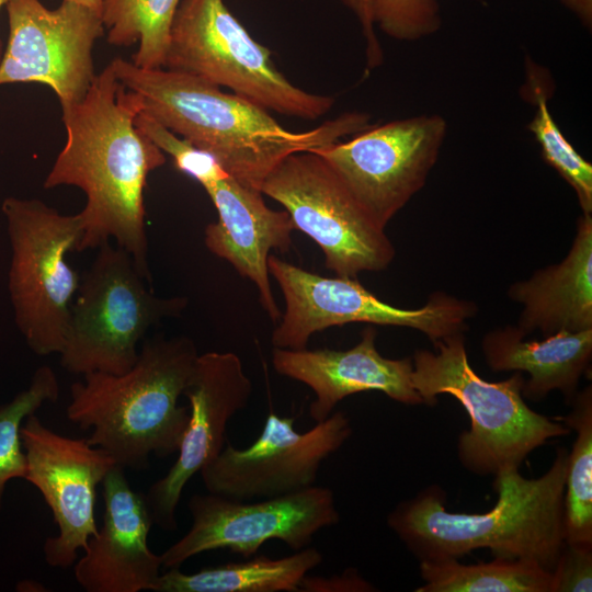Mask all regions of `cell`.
<instances>
[{
    "instance_id": "44dd1931",
    "label": "cell",
    "mask_w": 592,
    "mask_h": 592,
    "mask_svg": "<svg viewBox=\"0 0 592 592\" xmlns=\"http://www.w3.org/2000/svg\"><path fill=\"white\" fill-rule=\"evenodd\" d=\"M525 338L516 326L487 332L481 340V351L489 368L526 372L524 398L540 400L558 390L570 403L591 362L592 329L559 331L539 341Z\"/></svg>"
},
{
    "instance_id": "e0dca14e",
    "label": "cell",
    "mask_w": 592,
    "mask_h": 592,
    "mask_svg": "<svg viewBox=\"0 0 592 592\" xmlns=\"http://www.w3.org/2000/svg\"><path fill=\"white\" fill-rule=\"evenodd\" d=\"M101 485L102 526L76 562L75 578L87 592L149 591L161 573L162 558L148 546L153 523L145 497L130 488L118 465Z\"/></svg>"
},
{
    "instance_id": "4fadbf2b",
    "label": "cell",
    "mask_w": 592,
    "mask_h": 592,
    "mask_svg": "<svg viewBox=\"0 0 592 592\" xmlns=\"http://www.w3.org/2000/svg\"><path fill=\"white\" fill-rule=\"evenodd\" d=\"M5 8L9 38L0 86H47L61 109L80 102L96 75L92 52L104 33L101 13L66 0L56 9L39 0H10Z\"/></svg>"
},
{
    "instance_id": "277c9868",
    "label": "cell",
    "mask_w": 592,
    "mask_h": 592,
    "mask_svg": "<svg viewBox=\"0 0 592 592\" xmlns=\"http://www.w3.org/2000/svg\"><path fill=\"white\" fill-rule=\"evenodd\" d=\"M198 356L186 337L157 334L145 340L126 373L92 372L70 386L67 418L88 441L106 451L123 468L145 469L151 455L178 452L189 422L179 405Z\"/></svg>"
},
{
    "instance_id": "d4e9b609",
    "label": "cell",
    "mask_w": 592,
    "mask_h": 592,
    "mask_svg": "<svg viewBox=\"0 0 592 592\" xmlns=\"http://www.w3.org/2000/svg\"><path fill=\"white\" fill-rule=\"evenodd\" d=\"M182 0H103L101 18L107 42L138 43L132 62L145 69L163 68L170 31Z\"/></svg>"
},
{
    "instance_id": "30bf717a",
    "label": "cell",
    "mask_w": 592,
    "mask_h": 592,
    "mask_svg": "<svg viewBox=\"0 0 592 592\" xmlns=\"http://www.w3.org/2000/svg\"><path fill=\"white\" fill-rule=\"evenodd\" d=\"M260 191L280 203L295 229L322 250L337 276L386 270L396 249L382 227L357 202L330 166L314 151L285 158Z\"/></svg>"
},
{
    "instance_id": "cb8c5ba5",
    "label": "cell",
    "mask_w": 592,
    "mask_h": 592,
    "mask_svg": "<svg viewBox=\"0 0 592 592\" xmlns=\"http://www.w3.org/2000/svg\"><path fill=\"white\" fill-rule=\"evenodd\" d=\"M570 411L557 419L576 439L568 452L565 494L563 531L568 545L592 546V388L577 392Z\"/></svg>"
},
{
    "instance_id": "3957f363",
    "label": "cell",
    "mask_w": 592,
    "mask_h": 592,
    "mask_svg": "<svg viewBox=\"0 0 592 592\" xmlns=\"http://www.w3.org/2000/svg\"><path fill=\"white\" fill-rule=\"evenodd\" d=\"M568 451L558 447L549 469L525 478L517 466L494 476V506L483 513L451 512L444 490L432 485L399 502L389 528L419 561L459 559L479 548L494 557L527 559L554 569L565 542L563 494Z\"/></svg>"
},
{
    "instance_id": "d6986e66",
    "label": "cell",
    "mask_w": 592,
    "mask_h": 592,
    "mask_svg": "<svg viewBox=\"0 0 592 592\" xmlns=\"http://www.w3.org/2000/svg\"><path fill=\"white\" fill-rule=\"evenodd\" d=\"M205 191L218 214L205 229L207 249L254 283L262 308L276 321L282 314L271 289L267 259L272 249L289 250L295 230L291 216L285 209H271L261 191L231 175Z\"/></svg>"
},
{
    "instance_id": "ac0fdd59",
    "label": "cell",
    "mask_w": 592,
    "mask_h": 592,
    "mask_svg": "<svg viewBox=\"0 0 592 592\" xmlns=\"http://www.w3.org/2000/svg\"><path fill=\"white\" fill-rule=\"evenodd\" d=\"M376 334L366 327L360 342L348 350L274 348L272 364L277 374L314 391L309 414L315 422L327 419L345 397L368 390L403 405H424L412 384V358L384 357L376 348Z\"/></svg>"
},
{
    "instance_id": "d6a6232c",
    "label": "cell",
    "mask_w": 592,
    "mask_h": 592,
    "mask_svg": "<svg viewBox=\"0 0 592 592\" xmlns=\"http://www.w3.org/2000/svg\"><path fill=\"white\" fill-rule=\"evenodd\" d=\"M587 27L592 25V0H560Z\"/></svg>"
},
{
    "instance_id": "4316f807",
    "label": "cell",
    "mask_w": 592,
    "mask_h": 592,
    "mask_svg": "<svg viewBox=\"0 0 592 592\" xmlns=\"http://www.w3.org/2000/svg\"><path fill=\"white\" fill-rule=\"evenodd\" d=\"M536 112L527 125L540 146L544 160L572 187L582 214L592 213V164L567 140L554 121L547 96L536 89Z\"/></svg>"
},
{
    "instance_id": "8fae6325",
    "label": "cell",
    "mask_w": 592,
    "mask_h": 592,
    "mask_svg": "<svg viewBox=\"0 0 592 592\" xmlns=\"http://www.w3.org/2000/svg\"><path fill=\"white\" fill-rule=\"evenodd\" d=\"M187 509L192 525L161 554L164 569L180 568L191 557L215 549L250 558L270 539L296 551L308 547L320 530L340 521L333 491L315 485L252 502L210 492L194 494Z\"/></svg>"
},
{
    "instance_id": "1f68e13d",
    "label": "cell",
    "mask_w": 592,
    "mask_h": 592,
    "mask_svg": "<svg viewBox=\"0 0 592 592\" xmlns=\"http://www.w3.org/2000/svg\"><path fill=\"white\" fill-rule=\"evenodd\" d=\"M358 20L365 38V54L367 70L380 66L384 61V54L377 35L371 11L369 0H341Z\"/></svg>"
},
{
    "instance_id": "f1b7e54d",
    "label": "cell",
    "mask_w": 592,
    "mask_h": 592,
    "mask_svg": "<svg viewBox=\"0 0 592 592\" xmlns=\"http://www.w3.org/2000/svg\"><path fill=\"white\" fill-rule=\"evenodd\" d=\"M374 25L387 36L414 42L442 26L439 0H369Z\"/></svg>"
},
{
    "instance_id": "7c38bea8",
    "label": "cell",
    "mask_w": 592,
    "mask_h": 592,
    "mask_svg": "<svg viewBox=\"0 0 592 592\" xmlns=\"http://www.w3.org/2000/svg\"><path fill=\"white\" fill-rule=\"evenodd\" d=\"M447 135L439 114L371 125L348 141L314 150L384 228L423 189Z\"/></svg>"
},
{
    "instance_id": "6da1fadb",
    "label": "cell",
    "mask_w": 592,
    "mask_h": 592,
    "mask_svg": "<svg viewBox=\"0 0 592 592\" xmlns=\"http://www.w3.org/2000/svg\"><path fill=\"white\" fill-rule=\"evenodd\" d=\"M61 110L67 138L44 187L72 185L84 192L76 251L113 238L150 282L145 189L166 156L135 124L141 111L138 95L119 82L109 64L80 102Z\"/></svg>"
},
{
    "instance_id": "5bb4252c",
    "label": "cell",
    "mask_w": 592,
    "mask_h": 592,
    "mask_svg": "<svg viewBox=\"0 0 592 592\" xmlns=\"http://www.w3.org/2000/svg\"><path fill=\"white\" fill-rule=\"evenodd\" d=\"M294 418L269 413L263 430L246 448L226 443L200 471L207 492L249 501L288 494L314 486L322 463L351 436L342 411L299 433Z\"/></svg>"
},
{
    "instance_id": "8992f818",
    "label": "cell",
    "mask_w": 592,
    "mask_h": 592,
    "mask_svg": "<svg viewBox=\"0 0 592 592\" xmlns=\"http://www.w3.org/2000/svg\"><path fill=\"white\" fill-rule=\"evenodd\" d=\"M225 87L267 111L315 121L334 99L303 90L276 67L224 0H182L170 31L164 67Z\"/></svg>"
},
{
    "instance_id": "83f0119b",
    "label": "cell",
    "mask_w": 592,
    "mask_h": 592,
    "mask_svg": "<svg viewBox=\"0 0 592 592\" xmlns=\"http://www.w3.org/2000/svg\"><path fill=\"white\" fill-rule=\"evenodd\" d=\"M135 124L163 153L171 156L180 172L197 181L204 190L229 175L212 153L174 134L148 114L140 111Z\"/></svg>"
},
{
    "instance_id": "484cf974",
    "label": "cell",
    "mask_w": 592,
    "mask_h": 592,
    "mask_svg": "<svg viewBox=\"0 0 592 592\" xmlns=\"http://www.w3.org/2000/svg\"><path fill=\"white\" fill-rule=\"evenodd\" d=\"M58 397L57 376L50 366L43 365L35 371L26 389L0 405V511L7 483L11 479H24L26 474V455L21 440L24 420L44 402H54Z\"/></svg>"
},
{
    "instance_id": "2e32d148",
    "label": "cell",
    "mask_w": 592,
    "mask_h": 592,
    "mask_svg": "<svg viewBox=\"0 0 592 592\" xmlns=\"http://www.w3.org/2000/svg\"><path fill=\"white\" fill-rule=\"evenodd\" d=\"M252 389L235 353L198 354L183 391L189 401V422L178 457L166 476L144 494L155 525L164 531L177 530L175 512L185 485L223 451L227 424L247 407Z\"/></svg>"
},
{
    "instance_id": "836d02e7",
    "label": "cell",
    "mask_w": 592,
    "mask_h": 592,
    "mask_svg": "<svg viewBox=\"0 0 592 592\" xmlns=\"http://www.w3.org/2000/svg\"><path fill=\"white\" fill-rule=\"evenodd\" d=\"M66 1L75 2L81 5L88 7L99 13H101L102 3H103V0H66Z\"/></svg>"
},
{
    "instance_id": "9a60e30c",
    "label": "cell",
    "mask_w": 592,
    "mask_h": 592,
    "mask_svg": "<svg viewBox=\"0 0 592 592\" xmlns=\"http://www.w3.org/2000/svg\"><path fill=\"white\" fill-rule=\"evenodd\" d=\"M21 440L27 463L24 479L42 493L58 526L57 536L44 543L45 561L68 568L76 562L78 550H84L90 537L98 534L96 487L116 463L88 439L47 428L35 413L24 420Z\"/></svg>"
},
{
    "instance_id": "5b68a950",
    "label": "cell",
    "mask_w": 592,
    "mask_h": 592,
    "mask_svg": "<svg viewBox=\"0 0 592 592\" xmlns=\"http://www.w3.org/2000/svg\"><path fill=\"white\" fill-rule=\"evenodd\" d=\"M433 344L435 352L417 350L412 355V384L424 405L449 395L467 411L470 428L458 436L457 457L468 471L496 476L504 467H520L533 451L570 433L557 418L526 405L522 372L501 382L481 378L469 364L464 333Z\"/></svg>"
},
{
    "instance_id": "9c48e42d",
    "label": "cell",
    "mask_w": 592,
    "mask_h": 592,
    "mask_svg": "<svg viewBox=\"0 0 592 592\" xmlns=\"http://www.w3.org/2000/svg\"><path fill=\"white\" fill-rule=\"evenodd\" d=\"M267 269L285 300V312L272 334L277 349H306L312 334L353 322L415 329L435 343L465 332L467 320L477 311L473 301L443 292L430 295L420 308H398L382 301L356 278L320 276L273 254Z\"/></svg>"
},
{
    "instance_id": "603a6c76",
    "label": "cell",
    "mask_w": 592,
    "mask_h": 592,
    "mask_svg": "<svg viewBox=\"0 0 592 592\" xmlns=\"http://www.w3.org/2000/svg\"><path fill=\"white\" fill-rule=\"evenodd\" d=\"M415 592H551V572L527 559L494 557L465 565L458 559L419 561Z\"/></svg>"
},
{
    "instance_id": "ba28073f",
    "label": "cell",
    "mask_w": 592,
    "mask_h": 592,
    "mask_svg": "<svg viewBox=\"0 0 592 592\" xmlns=\"http://www.w3.org/2000/svg\"><path fill=\"white\" fill-rule=\"evenodd\" d=\"M11 247L9 294L14 320L38 355L60 353L80 277L67 254L81 238L79 214L62 215L36 198L2 202Z\"/></svg>"
},
{
    "instance_id": "ffe728a7",
    "label": "cell",
    "mask_w": 592,
    "mask_h": 592,
    "mask_svg": "<svg viewBox=\"0 0 592 592\" xmlns=\"http://www.w3.org/2000/svg\"><path fill=\"white\" fill-rule=\"evenodd\" d=\"M522 304L517 328L543 337L559 331L592 329V216L578 218L577 232L562 261L536 270L527 280L508 289Z\"/></svg>"
},
{
    "instance_id": "7a4b0ae2",
    "label": "cell",
    "mask_w": 592,
    "mask_h": 592,
    "mask_svg": "<svg viewBox=\"0 0 592 592\" xmlns=\"http://www.w3.org/2000/svg\"><path fill=\"white\" fill-rule=\"evenodd\" d=\"M119 82L140 100L141 112L212 153L239 182L260 187L288 156L327 147L371 126L364 112H345L294 132L266 109L197 77L166 68L145 69L117 57Z\"/></svg>"
},
{
    "instance_id": "4dcf8cb0",
    "label": "cell",
    "mask_w": 592,
    "mask_h": 592,
    "mask_svg": "<svg viewBox=\"0 0 592 592\" xmlns=\"http://www.w3.org/2000/svg\"><path fill=\"white\" fill-rule=\"evenodd\" d=\"M376 590L372 583L352 569L331 577L306 574L299 584V591L305 592H371Z\"/></svg>"
},
{
    "instance_id": "52a82bcc",
    "label": "cell",
    "mask_w": 592,
    "mask_h": 592,
    "mask_svg": "<svg viewBox=\"0 0 592 592\" xmlns=\"http://www.w3.org/2000/svg\"><path fill=\"white\" fill-rule=\"evenodd\" d=\"M98 249L70 306L60 364L73 374L121 375L136 363L147 331L180 314L186 300L152 294L123 248L105 242Z\"/></svg>"
},
{
    "instance_id": "7402d4cb",
    "label": "cell",
    "mask_w": 592,
    "mask_h": 592,
    "mask_svg": "<svg viewBox=\"0 0 592 592\" xmlns=\"http://www.w3.org/2000/svg\"><path fill=\"white\" fill-rule=\"evenodd\" d=\"M322 554L306 547L277 559L258 556L241 562L206 567L194 573L179 568L160 573L153 592H295L303 578L322 562Z\"/></svg>"
},
{
    "instance_id": "f546056e",
    "label": "cell",
    "mask_w": 592,
    "mask_h": 592,
    "mask_svg": "<svg viewBox=\"0 0 592 592\" xmlns=\"http://www.w3.org/2000/svg\"><path fill=\"white\" fill-rule=\"evenodd\" d=\"M592 591V546L565 544L551 570V592Z\"/></svg>"
},
{
    "instance_id": "e575fe53",
    "label": "cell",
    "mask_w": 592,
    "mask_h": 592,
    "mask_svg": "<svg viewBox=\"0 0 592 592\" xmlns=\"http://www.w3.org/2000/svg\"><path fill=\"white\" fill-rule=\"evenodd\" d=\"M10 0H0V9L5 5ZM2 46H1V41H0V60H1V57H2Z\"/></svg>"
}]
</instances>
